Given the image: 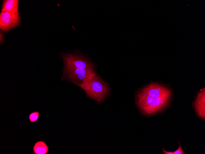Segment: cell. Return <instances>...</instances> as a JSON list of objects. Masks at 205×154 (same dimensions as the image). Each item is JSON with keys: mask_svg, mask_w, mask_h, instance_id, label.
I'll return each mask as SVG.
<instances>
[{"mask_svg": "<svg viewBox=\"0 0 205 154\" xmlns=\"http://www.w3.org/2000/svg\"><path fill=\"white\" fill-rule=\"evenodd\" d=\"M96 74L95 69H64L61 80L68 81L84 89Z\"/></svg>", "mask_w": 205, "mask_h": 154, "instance_id": "1", "label": "cell"}, {"mask_svg": "<svg viewBox=\"0 0 205 154\" xmlns=\"http://www.w3.org/2000/svg\"><path fill=\"white\" fill-rule=\"evenodd\" d=\"M84 90L87 97L99 103L107 97L110 90L107 83L97 74L85 87Z\"/></svg>", "mask_w": 205, "mask_h": 154, "instance_id": "2", "label": "cell"}, {"mask_svg": "<svg viewBox=\"0 0 205 154\" xmlns=\"http://www.w3.org/2000/svg\"><path fill=\"white\" fill-rule=\"evenodd\" d=\"M137 104L144 114H151L163 109L169 101V98H157L142 95L137 93Z\"/></svg>", "mask_w": 205, "mask_h": 154, "instance_id": "3", "label": "cell"}, {"mask_svg": "<svg viewBox=\"0 0 205 154\" xmlns=\"http://www.w3.org/2000/svg\"><path fill=\"white\" fill-rule=\"evenodd\" d=\"M64 69H95L93 63L83 55L78 53H63Z\"/></svg>", "mask_w": 205, "mask_h": 154, "instance_id": "4", "label": "cell"}, {"mask_svg": "<svg viewBox=\"0 0 205 154\" xmlns=\"http://www.w3.org/2000/svg\"><path fill=\"white\" fill-rule=\"evenodd\" d=\"M145 96L157 98H169L171 90L157 83H151L138 92Z\"/></svg>", "mask_w": 205, "mask_h": 154, "instance_id": "5", "label": "cell"}, {"mask_svg": "<svg viewBox=\"0 0 205 154\" xmlns=\"http://www.w3.org/2000/svg\"><path fill=\"white\" fill-rule=\"evenodd\" d=\"M19 13L14 14L2 11L0 15V28L6 31L17 26L19 23Z\"/></svg>", "mask_w": 205, "mask_h": 154, "instance_id": "6", "label": "cell"}, {"mask_svg": "<svg viewBox=\"0 0 205 154\" xmlns=\"http://www.w3.org/2000/svg\"><path fill=\"white\" fill-rule=\"evenodd\" d=\"M195 105L198 115L200 117L204 119L205 116L204 89L199 93Z\"/></svg>", "mask_w": 205, "mask_h": 154, "instance_id": "7", "label": "cell"}, {"mask_svg": "<svg viewBox=\"0 0 205 154\" xmlns=\"http://www.w3.org/2000/svg\"><path fill=\"white\" fill-rule=\"evenodd\" d=\"M18 0H4L2 5V11L14 14H18Z\"/></svg>", "mask_w": 205, "mask_h": 154, "instance_id": "8", "label": "cell"}, {"mask_svg": "<svg viewBox=\"0 0 205 154\" xmlns=\"http://www.w3.org/2000/svg\"><path fill=\"white\" fill-rule=\"evenodd\" d=\"M33 151L34 154H47L48 151V148L44 142L39 141L35 143Z\"/></svg>", "mask_w": 205, "mask_h": 154, "instance_id": "9", "label": "cell"}, {"mask_svg": "<svg viewBox=\"0 0 205 154\" xmlns=\"http://www.w3.org/2000/svg\"><path fill=\"white\" fill-rule=\"evenodd\" d=\"M39 113L38 111L33 112L30 113L29 115L30 121L34 122L37 121L39 117Z\"/></svg>", "mask_w": 205, "mask_h": 154, "instance_id": "10", "label": "cell"}, {"mask_svg": "<svg viewBox=\"0 0 205 154\" xmlns=\"http://www.w3.org/2000/svg\"><path fill=\"white\" fill-rule=\"evenodd\" d=\"M173 154H184V152L182 149L181 146L180 144H179V146L178 149L175 151L173 152Z\"/></svg>", "mask_w": 205, "mask_h": 154, "instance_id": "11", "label": "cell"}, {"mask_svg": "<svg viewBox=\"0 0 205 154\" xmlns=\"http://www.w3.org/2000/svg\"><path fill=\"white\" fill-rule=\"evenodd\" d=\"M163 151L164 154H173V152H167L163 148Z\"/></svg>", "mask_w": 205, "mask_h": 154, "instance_id": "12", "label": "cell"}, {"mask_svg": "<svg viewBox=\"0 0 205 154\" xmlns=\"http://www.w3.org/2000/svg\"><path fill=\"white\" fill-rule=\"evenodd\" d=\"M0 43H2L3 42V41L4 40L3 35L1 34V32L0 34Z\"/></svg>", "mask_w": 205, "mask_h": 154, "instance_id": "13", "label": "cell"}]
</instances>
